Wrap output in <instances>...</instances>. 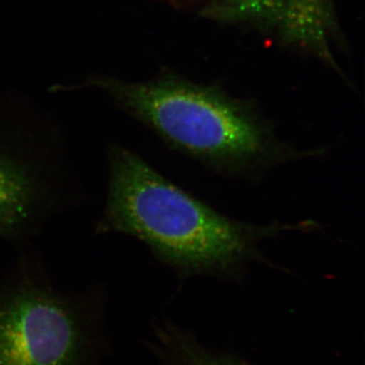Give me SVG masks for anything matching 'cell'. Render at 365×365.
<instances>
[{
  "label": "cell",
  "instance_id": "2",
  "mask_svg": "<svg viewBox=\"0 0 365 365\" xmlns=\"http://www.w3.org/2000/svg\"><path fill=\"white\" fill-rule=\"evenodd\" d=\"M85 86L105 91L170 150L222 176L259 181L280 165L324 153L284 143L251 106L178 76L138 83L91 76L76 88Z\"/></svg>",
  "mask_w": 365,
  "mask_h": 365
},
{
  "label": "cell",
  "instance_id": "3",
  "mask_svg": "<svg viewBox=\"0 0 365 365\" xmlns=\"http://www.w3.org/2000/svg\"><path fill=\"white\" fill-rule=\"evenodd\" d=\"M14 253L0 273V365H100L107 285L59 287L35 247Z\"/></svg>",
  "mask_w": 365,
  "mask_h": 365
},
{
  "label": "cell",
  "instance_id": "6",
  "mask_svg": "<svg viewBox=\"0 0 365 365\" xmlns=\"http://www.w3.org/2000/svg\"><path fill=\"white\" fill-rule=\"evenodd\" d=\"M151 349L163 365H249L246 362L211 351L186 331L169 322L153 329Z\"/></svg>",
  "mask_w": 365,
  "mask_h": 365
},
{
  "label": "cell",
  "instance_id": "4",
  "mask_svg": "<svg viewBox=\"0 0 365 365\" xmlns=\"http://www.w3.org/2000/svg\"><path fill=\"white\" fill-rule=\"evenodd\" d=\"M88 200L59 124L32 107L0 103V242L14 251L34 246Z\"/></svg>",
  "mask_w": 365,
  "mask_h": 365
},
{
  "label": "cell",
  "instance_id": "5",
  "mask_svg": "<svg viewBox=\"0 0 365 365\" xmlns=\"http://www.w3.org/2000/svg\"><path fill=\"white\" fill-rule=\"evenodd\" d=\"M202 16L225 24L252 23L287 44L325 57L336 23L332 0H207Z\"/></svg>",
  "mask_w": 365,
  "mask_h": 365
},
{
  "label": "cell",
  "instance_id": "1",
  "mask_svg": "<svg viewBox=\"0 0 365 365\" xmlns=\"http://www.w3.org/2000/svg\"><path fill=\"white\" fill-rule=\"evenodd\" d=\"M105 158L107 189L93 234L133 237L182 278L239 279L263 260L262 242L319 227L313 220L255 225L228 217L123 144L108 143Z\"/></svg>",
  "mask_w": 365,
  "mask_h": 365
}]
</instances>
